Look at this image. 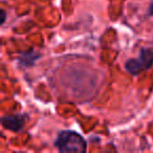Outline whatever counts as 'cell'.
Listing matches in <instances>:
<instances>
[{
	"mask_svg": "<svg viewBox=\"0 0 153 153\" xmlns=\"http://www.w3.org/2000/svg\"><path fill=\"white\" fill-rule=\"evenodd\" d=\"M24 115H7L2 117V126L7 130L12 131H19L22 129L25 122Z\"/></svg>",
	"mask_w": 153,
	"mask_h": 153,
	"instance_id": "7a4b0ae2",
	"label": "cell"
},
{
	"mask_svg": "<svg viewBox=\"0 0 153 153\" xmlns=\"http://www.w3.org/2000/svg\"><path fill=\"white\" fill-rule=\"evenodd\" d=\"M125 67L127 69V71L129 72L130 74H133V76H136V74H140L143 70H145V68L143 67V65L140 64V60H134V59H129L125 64Z\"/></svg>",
	"mask_w": 153,
	"mask_h": 153,
	"instance_id": "5b68a950",
	"label": "cell"
},
{
	"mask_svg": "<svg viewBox=\"0 0 153 153\" xmlns=\"http://www.w3.org/2000/svg\"><path fill=\"white\" fill-rule=\"evenodd\" d=\"M148 12H149V14H150L151 16H153V1L150 3V5H149Z\"/></svg>",
	"mask_w": 153,
	"mask_h": 153,
	"instance_id": "52a82bcc",
	"label": "cell"
},
{
	"mask_svg": "<svg viewBox=\"0 0 153 153\" xmlns=\"http://www.w3.org/2000/svg\"><path fill=\"white\" fill-rule=\"evenodd\" d=\"M1 15H2V16H1V22H0V23L3 24V23H4V21H5V11H3V10H2V11H1Z\"/></svg>",
	"mask_w": 153,
	"mask_h": 153,
	"instance_id": "8992f818",
	"label": "cell"
},
{
	"mask_svg": "<svg viewBox=\"0 0 153 153\" xmlns=\"http://www.w3.org/2000/svg\"><path fill=\"white\" fill-rule=\"evenodd\" d=\"M140 64L145 69L152 67L153 66V49L151 48H143L140 53Z\"/></svg>",
	"mask_w": 153,
	"mask_h": 153,
	"instance_id": "277c9868",
	"label": "cell"
},
{
	"mask_svg": "<svg viewBox=\"0 0 153 153\" xmlns=\"http://www.w3.org/2000/svg\"><path fill=\"white\" fill-rule=\"evenodd\" d=\"M55 146L60 152H79L83 153L87 150L86 140L78 132L71 130L60 131L55 140Z\"/></svg>",
	"mask_w": 153,
	"mask_h": 153,
	"instance_id": "6da1fadb",
	"label": "cell"
},
{
	"mask_svg": "<svg viewBox=\"0 0 153 153\" xmlns=\"http://www.w3.org/2000/svg\"><path fill=\"white\" fill-rule=\"evenodd\" d=\"M40 57L39 53H37L34 49L21 53L18 57V63L22 67H30L35 64L36 60Z\"/></svg>",
	"mask_w": 153,
	"mask_h": 153,
	"instance_id": "3957f363",
	"label": "cell"
}]
</instances>
